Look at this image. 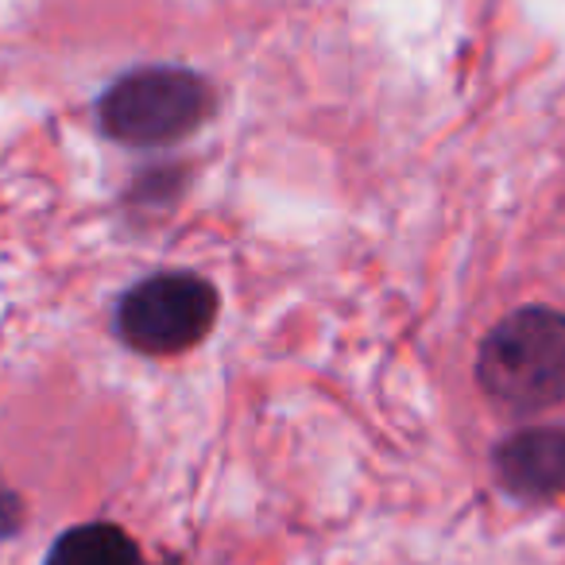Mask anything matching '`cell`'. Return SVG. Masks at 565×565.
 <instances>
[{
    "label": "cell",
    "instance_id": "obj_5",
    "mask_svg": "<svg viewBox=\"0 0 565 565\" xmlns=\"http://www.w3.org/2000/svg\"><path fill=\"white\" fill-rule=\"evenodd\" d=\"M43 565H151L136 539L117 523H78L51 546Z\"/></svg>",
    "mask_w": 565,
    "mask_h": 565
},
{
    "label": "cell",
    "instance_id": "obj_1",
    "mask_svg": "<svg viewBox=\"0 0 565 565\" xmlns=\"http://www.w3.org/2000/svg\"><path fill=\"white\" fill-rule=\"evenodd\" d=\"M477 384L511 415H539L565 399V315L554 307H519L484 333L477 349Z\"/></svg>",
    "mask_w": 565,
    "mask_h": 565
},
{
    "label": "cell",
    "instance_id": "obj_3",
    "mask_svg": "<svg viewBox=\"0 0 565 565\" xmlns=\"http://www.w3.org/2000/svg\"><path fill=\"white\" fill-rule=\"evenodd\" d=\"M217 310L221 299L210 279L194 271H156L120 295L113 326L132 353L174 356L213 330Z\"/></svg>",
    "mask_w": 565,
    "mask_h": 565
},
{
    "label": "cell",
    "instance_id": "obj_4",
    "mask_svg": "<svg viewBox=\"0 0 565 565\" xmlns=\"http://www.w3.org/2000/svg\"><path fill=\"white\" fill-rule=\"evenodd\" d=\"M495 484L523 503L565 495V426H526L492 449Z\"/></svg>",
    "mask_w": 565,
    "mask_h": 565
},
{
    "label": "cell",
    "instance_id": "obj_6",
    "mask_svg": "<svg viewBox=\"0 0 565 565\" xmlns=\"http://www.w3.org/2000/svg\"><path fill=\"white\" fill-rule=\"evenodd\" d=\"M20 526H24V503H20V495L0 480V542L17 539Z\"/></svg>",
    "mask_w": 565,
    "mask_h": 565
},
{
    "label": "cell",
    "instance_id": "obj_2",
    "mask_svg": "<svg viewBox=\"0 0 565 565\" xmlns=\"http://www.w3.org/2000/svg\"><path fill=\"white\" fill-rule=\"evenodd\" d=\"M213 86L186 66H140L113 82L97 102V125L125 148H171L213 113Z\"/></svg>",
    "mask_w": 565,
    "mask_h": 565
}]
</instances>
